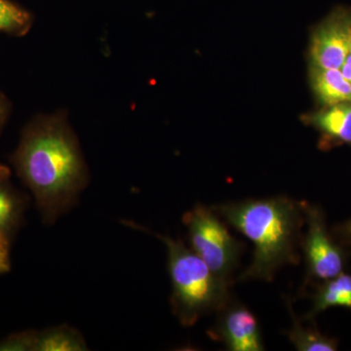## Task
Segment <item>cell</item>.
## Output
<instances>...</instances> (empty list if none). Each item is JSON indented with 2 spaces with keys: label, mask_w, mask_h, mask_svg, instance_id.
Instances as JSON below:
<instances>
[{
  "label": "cell",
  "mask_w": 351,
  "mask_h": 351,
  "mask_svg": "<svg viewBox=\"0 0 351 351\" xmlns=\"http://www.w3.org/2000/svg\"><path fill=\"white\" fill-rule=\"evenodd\" d=\"M12 162L46 225L75 206L87 184L86 165L64 113L32 120L23 132Z\"/></svg>",
  "instance_id": "1"
},
{
  "label": "cell",
  "mask_w": 351,
  "mask_h": 351,
  "mask_svg": "<svg viewBox=\"0 0 351 351\" xmlns=\"http://www.w3.org/2000/svg\"><path fill=\"white\" fill-rule=\"evenodd\" d=\"M212 208L255 246L251 265L240 274L239 281L271 282L284 265H299L302 228L306 223L304 201L276 196Z\"/></svg>",
  "instance_id": "2"
},
{
  "label": "cell",
  "mask_w": 351,
  "mask_h": 351,
  "mask_svg": "<svg viewBox=\"0 0 351 351\" xmlns=\"http://www.w3.org/2000/svg\"><path fill=\"white\" fill-rule=\"evenodd\" d=\"M167 247L172 294L171 306L184 327H191L202 316L223 308L232 301V283L221 278L186 247L181 239L157 235Z\"/></svg>",
  "instance_id": "3"
},
{
  "label": "cell",
  "mask_w": 351,
  "mask_h": 351,
  "mask_svg": "<svg viewBox=\"0 0 351 351\" xmlns=\"http://www.w3.org/2000/svg\"><path fill=\"white\" fill-rule=\"evenodd\" d=\"M191 250L214 274L232 283L244 244L232 237L213 208L197 204L184 215Z\"/></svg>",
  "instance_id": "4"
},
{
  "label": "cell",
  "mask_w": 351,
  "mask_h": 351,
  "mask_svg": "<svg viewBox=\"0 0 351 351\" xmlns=\"http://www.w3.org/2000/svg\"><path fill=\"white\" fill-rule=\"evenodd\" d=\"M307 232L301 247L306 263V281H328L339 276L345 269L343 249L330 237L320 208L304 202Z\"/></svg>",
  "instance_id": "5"
},
{
  "label": "cell",
  "mask_w": 351,
  "mask_h": 351,
  "mask_svg": "<svg viewBox=\"0 0 351 351\" xmlns=\"http://www.w3.org/2000/svg\"><path fill=\"white\" fill-rule=\"evenodd\" d=\"M230 351L265 350L262 332L255 314L232 300L218 311L216 324L208 332Z\"/></svg>",
  "instance_id": "6"
},
{
  "label": "cell",
  "mask_w": 351,
  "mask_h": 351,
  "mask_svg": "<svg viewBox=\"0 0 351 351\" xmlns=\"http://www.w3.org/2000/svg\"><path fill=\"white\" fill-rule=\"evenodd\" d=\"M351 16L337 12L316 27L311 38V66L341 69L350 54Z\"/></svg>",
  "instance_id": "7"
},
{
  "label": "cell",
  "mask_w": 351,
  "mask_h": 351,
  "mask_svg": "<svg viewBox=\"0 0 351 351\" xmlns=\"http://www.w3.org/2000/svg\"><path fill=\"white\" fill-rule=\"evenodd\" d=\"M27 199L13 186L10 172L0 165V274L10 267V248L23 221Z\"/></svg>",
  "instance_id": "8"
},
{
  "label": "cell",
  "mask_w": 351,
  "mask_h": 351,
  "mask_svg": "<svg viewBox=\"0 0 351 351\" xmlns=\"http://www.w3.org/2000/svg\"><path fill=\"white\" fill-rule=\"evenodd\" d=\"M306 120L322 134V147L351 145V103L328 106Z\"/></svg>",
  "instance_id": "9"
},
{
  "label": "cell",
  "mask_w": 351,
  "mask_h": 351,
  "mask_svg": "<svg viewBox=\"0 0 351 351\" xmlns=\"http://www.w3.org/2000/svg\"><path fill=\"white\" fill-rule=\"evenodd\" d=\"M311 87L324 107L351 103V83L339 69L311 66Z\"/></svg>",
  "instance_id": "10"
},
{
  "label": "cell",
  "mask_w": 351,
  "mask_h": 351,
  "mask_svg": "<svg viewBox=\"0 0 351 351\" xmlns=\"http://www.w3.org/2000/svg\"><path fill=\"white\" fill-rule=\"evenodd\" d=\"M313 306L304 319L313 320L318 313L334 306L351 309V274L339 276L324 281L313 295Z\"/></svg>",
  "instance_id": "11"
},
{
  "label": "cell",
  "mask_w": 351,
  "mask_h": 351,
  "mask_svg": "<svg viewBox=\"0 0 351 351\" xmlns=\"http://www.w3.org/2000/svg\"><path fill=\"white\" fill-rule=\"evenodd\" d=\"M86 343L80 332L63 326L34 332V351H83Z\"/></svg>",
  "instance_id": "12"
},
{
  "label": "cell",
  "mask_w": 351,
  "mask_h": 351,
  "mask_svg": "<svg viewBox=\"0 0 351 351\" xmlns=\"http://www.w3.org/2000/svg\"><path fill=\"white\" fill-rule=\"evenodd\" d=\"M287 307L292 315L293 326L289 331L285 332L289 341L294 345L295 350L299 351H335L338 350V343L336 339L329 338L321 334L317 329L313 326L304 327L293 311V307L289 300Z\"/></svg>",
  "instance_id": "13"
},
{
  "label": "cell",
  "mask_w": 351,
  "mask_h": 351,
  "mask_svg": "<svg viewBox=\"0 0 351 351\" xmlns=\"http://www.w3.org/2000/svg\"><path fill=\"white\" fill-rule=\"evenodd\" d=\"M32 25L29 12L9 0H0V32L24 34Z\"/></svg>",
  "instance_id": "14"
},
{
  "label": "cell",
  "mask_w": 351,
  "mask_h": 351,
  "mask_svg": "<svg viewBox=\"0 0 351 351\" xmlns=\"http://www.w3.org/2000/svg\"><path fill=\"white\" fill-rule=\"evenodd\" d=\"M34 332H16L0 341V351H34Z\"/></svg>",
  "instance_id": "15"
},
{
  "label": "cell",
  "mask_w": 351,
  "mask_h": 351,
  "mask_svg": "<svg viewBox=\"0 0 351 351\" xmlns=\"http://www.w3.org/2000/svg\"><path fill=\"white\" fill-rule=\"evenodd\" d=\"M341 73H343V75L345 76L346 80H348L351 83V54H348V56L346 57L345 62H343V66L339 69Z\"/></svg>",
  "instance_id": "16"
},
{
  "label": "cell",
  "mask_w": 351,
  "mask_h": 351,
  "mask_svg": "<svg viewBox=\"0 0 351 351\" xmlns=\"http://www.w3.org/2000/svg\"><path fill=\"white\" fill-rule=\"evenodd\" d=\"M338 232L343 239L350 240L351 241V219L346 221L343 226H339Z\"/></svg>",
  "instance_id": "17"
},
{
  "label": "cell",
  "mask_w": 351,
  "mask_h": 351,
  "mask_svg": "<svg viewBox=\"0 0 351 351\" xmlns=\"http://www.w3.org/2000/svg\"><path fill=\"white\" fill-rule=\"evenodd\" d=\"M6 119V104L2 96H0V130L3 126L4 121Z\"/></svg>",
  "instance_id": "18"
},
{
  "label": "cell",
  "mask_w": 351,
  "mask_h": 351,
  "mask_svg": "<svg viewBox=\"0 0 351 351\" xmlns=\"http://www.w3.org/2000/svg\"><path fill=\"white\" fill-rule=\"evenodd\" d=\"M350 53L351 54V27H350Z\"/></svg>",
  "instance_id": "19"
}]
</instances>
